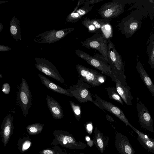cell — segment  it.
<instances>
[{
	"mask_svg": "<svg viewBox=\"0 0 154 154\" xmlns=\"http://www.w3.org/2000/svg\"><path fill=\"white\" fill-rule=\"evenodd\" d=\"M75 53L79 57L85 60L90 65L101 71L115 81L114 75L110 65L101 54L94 53L92 56L81 50H76Z\"/></svg>",
	"mask_w": 154,
	"mask_h": 154,
	"instance_id": "obj_1",
	"label": "cell"
},
{
	"mask_svg": "<svg viewBox=\"0 0 154 154\" xmlns=\"http://www.w3.org/2000/svg\"><path fill=\"white\" fill-rule=\"evenodd\" d=\"M79 79L95 87L104 84L106 80L105 75L96 70L77 64L76 66Z\"/></svg>",
	"mask_w": 154,
	"mask_h": 154,
	"instance_id": "obj_2",
	"label": "cell"
},
{
	"mask_svg": "<svg viewBox=\"0 0 154 154\" xmlns=\"http://www.w3.org/2000/svg\"><path fill=\"white\" fill-rule=\"evenodd\" d=\"M108 63L110 66L114 75H125V62H123L122 57L117 51L110 39L108 40Z\"/></svg>",
	"mask_w": 154,
	"mask_h": 154,
	"instance_id": "obj_3",
	"label": "cell"
},
{
	"mask_svg": "<svg viewBox=\"0 0 154 154\" xmlns=\"http://www.w3.org/2000/svg\"><path fill=\"white\" fill-rule=\"evenodd\" d=\"M91 87L88 84L78 79L75 85L71 86L67 90L80 103L88 101L93 103L99 108V105L92 99V95L89 90Z\"/></svg>",
	"mask_w": 154,
	"mask_h": 154,
	"instance_id": "obj_4",
	"label": "cell"
},
{
	"mask_svg": "<svg viewBox=\"0 0 154 154\" xmlns=\"http://www.w3.org/2000/svg\"><path fill=\"white\" fill-rule=\"evenodd\" d=\"M125 3L120 0H113L103 4L97 11L102 19H110L119 16L124 11Z\"/></svg>",
	"mask_w": 154,
	"mask_h": 154,
	"instance_id": "obj_5",
	"label": "cell"
},
{
	"mask_svg": "<svg viewBox=\"0 0 154 154\" xmlns=\"http://www.w3.org/2000/svg\"><path fill=\"white\" fill-rule=\"evenodd\" d=\"M82 44L83 46L88 49L97 50L108 62V41L100 32L96 33L91 37L87 38Z\"/></svg>",
	"mask_w": 154,
	"mask_h": 154,
	"instance_id": "obj_6",
	"label": "cell"
},
{
	"mask_svg": "<svg viewBox=\"0 0 154 154\" xmlns=\"http://www.w3.org/2000/svg\"><path fill=\"white\" fill-rule=\"evenodd\" d=\"M75 29L71 28L58 30L54 29L45 32L35 36L34 41L40 43H53L62 39Z\"/></svg>",
	"mask_w": 154,
	"mask_h": 154,
	"instance_id": "obj_7",
	"label": "cell"
},
{
	"mask_svg": "<svg viewBox=\"0 0 154 154\" xmlns=\"http://www.w3.org/2000/svg\"><path fill=\"white\" fill-rule=\"evenodd\" d=\"M17 98L23 116L26 117L32 104V95L28 84L23 78L19 88Z\"/></svg>",
	"mask_w": 154,
	"mask_h": 154,
	"instance_id": "obj_8",
	"label": "cell"
},
{
	"mask_svg": "<svg viewBox=\"0 0 154 154\" xmlns=\"http://www.w3.org/2000/svg\"><path fill=\"white\" fill-rule=\"evenodd\" d=\"M35 59L36 62L35 66L39 71L62 83H65L56 67L50 61L45 58L37 57Z\"/></svg>",
	"mask_w": 154,
	"mask_h": 154,
	"instance_id": "obj_9",
	"label": "cell"
},
{
	"mask_svg": "<svg viewBox=\"0 0 154 154\" xmlns=\"http://www.w3.org/2000/svg\"><path fill=\"white\" fill-rule=\"evenodd\" d=\"M92 96L96 98L95 101L99 105L100 108L104 111L103 109L112 114L124 122L126 125L132 128L133 126L129 122L123 111L120 108L112 103L102 99L96 94L92 95Z\"/></svg>",
	"mask_w": 154,
	"mask_h": 154,
	"instance_id": "obj_10",
	"label": "cell"
},
{
	"mask_svg": "<svg viewBox=\"0 0 154 154\" xmlns=\"http://www.w3.org/2000/svg\"><path fill=\"white\" fill-rule=\"evenodd\" d=\"M136 108L139 122L141 127L152 133H154L153 121L145 105L137 98Z\"/></svg>",
	"mask_w": 154,
	"mask_h": 154,
	"instance_id": "obj_11",
	"label": "cell"
},
{
	"mask_svg": "<svg viewBox=\"0 0 154 154\" xmlns=\"http://www.w3.org/2000/svg\"><path fill=\"white\" fill-rule=\"evenodd\" d=\"M114 77L118 93L126 105H132V100L134 97L131 95L130 88L126 82L125 75L117 76L115 75Z\"/></svg>",
	"mask_w": 154,
	"mask_h": 154,
	"instance_id": "obj_12",
	"label": "cell"
},
{
	"mask_svg": "<svg viewBox=\"0 0 154 154\" xmlns=\"http://www.w3.org/2000/svg\"><path fill=\"white\" fill-rule=\"evenodd\" d=\"M115 145L119 154H135V151L128 137L117 131L115 133Z\"/></svg>",
	"mask_w": 154,
	"mask_h": 154,
	"instance_id": "obj_13",
	"label": "cell"
},
{
	"mask_svg": "<svg viewBox=\"0 0 154 154\" xmlns=\"http://www.w3.org/2000/svg\"><path fill=\"white\" fill-rule=\"evenodd\" d=\"M138 23L132 18L127 17L122 19L118 24L119 29L126 37H129L137 29Z\"/></svg>",
	"mask_w": 154,
	"mask_h": 154,
	"instance_id": "obj_14",
	"label": "cell"
},
{
	"mask_svg": "<svg viewBox=\"0 0 154 154\" xmlns=\"http://www.w3.org/2000/svg\"><path fill=\"white\" fill-rule=\"evenodd\" d=\"M109 140V137L103 134L96 126L94 130L93 141L101 153H103L108 146Z\"/></svg>",
	"mask_w": 154,
	"mask_h": 154,
	"instance_id": "obj_15",
	"label": "cell"
},
{
	"mask_svg": "<svg viewBox=\"0 0 154 154\" xmlns=\"http://www.w3.org/2000/svg\"><path fill=\"white\" fill-rule=\"evenodd\" d=\"M46 99L48 107L53 117L56 119L62 118L63 114L62 109L59 103L48 95H47Z\"/></svg>",
	"mask_w": 154,
	"mask_h": 154,
	"instance_id": "obj_16",
	"label": "cell"
},
{
	"mask_svg": "<svg viewBox=\"0 0 154 154\" xmlns=\"http://www.w3.org/2000/svg\"><path fill=\"white\" fill-rule=\"evenodd\" d=\"M94 5H84L77 10L73 11L66 18L67 22L74 23L80 19L84 15L87 14L93 8Z\"/></svg>",
	"mask_w": 154,
	"mask_h": 154,
	"instance_id": "obj_17",
	"label": "cell"
},
{
	"mask_svg": "<svg viewBox=\"0 0 154 154\" xmlns=\"http://www.w3.org/2000/svg\"><path fill=\"white\" fill-rule=\"evenodd\" d=\"M137 60L136 68L140 76L152 96L154 97V85L150 78L145 70L143 65L139 60Z\"/></svg>",
	"mask_w": 154,
	"mask_h": 154,
	"instance_id": "obj_18",
	"label": "cell"
},
{
	"mask_svg": "<svg viewBox=\"0 0 154 154\" xmlns=\"http://www.w3.org/2000/svg\"><path fill=\"white\" fill-rule=\"evenodd\" d=\"M38 76L42 84L48 89L57 93L72 97L67 89L61 87L42 75L39 74Z\"/></svg>",
	"mask_w": 154,
	"mask_h": 154,
	"instance_id": "obj_19",
	"label": "cell"
},
{
	"mask_svg": "<svg viewBox=\"0 0 154 154\" xmlns=\"http://www.w3.org/2000/svg\"><path fill=\"white\" fill-rule=\"evenodd\" d=\"M13 117L10 114L4 118L2 127L4 142L6 144L8 141L13 127Z\"/></svg>",
	"mask_w": 154,
	"mask_h": 154,
	"instance_id": "obj_20",
	"label": "cell"
},
{
	"mask_svg": "<svg viewBox=\"0 0 154 154\" xmlns=\"http://www.w3.org/2000/svg\"><path fill=\"white\" fill-rule=\"evenodd\" d=\"M10 31L11 36L16 41H22L20 22L14 16L10 21Z\"/></svg>",
	"mask_w": 154,
	"mask_h": 154,
	"instance_id": "obj_21",
	"label": "cell"
},
{
	"mask_svg": "<svg viewBox=\"0 0 154 154\" xmlns=\"http://www.w3.org/2000/svg\"><path fill=\"white\" fill-rule=\"evenodd\" d=\"M108 41L113 36V29L109 19H104L100 32Z\"/></svg>",
	"mask_w": 154,
	"mask_h": 154,
	"instance_id": "obj_22",
	"label": "cell"
},
{
	"mask_svg": "<svg viewBox=\"0 0 154 154\" xmlns=\"http://www.w3.org/2000/svg\"><path fill=\"white\" fill-rule=\"evenodd\" d=\"M109 98L112 100L119 103L124 106L123 100L118 93L116 88L109 87L105 88Z\"/></svg>",
	"mask_w": 154,
	"mask_h": 154,
	"instance_id": "obj_23",
	"label": "cell"
},
{
	"mask_svg": "<svg viewBox=\"0 0 154 154\" xmlns=\"http://www.w3.org/2000/svg\"><path fill=\"white\" fill-rule=\"evenodd\" d=\"M149 57L148 63L152 68L154 69V37L151 38L147 49Z\"/></svg>",
	"mask_w": 154,
	"mask_h": 154,
	"instance_id": "obj_24",
	"label": "cell"
},
{
	"mask_svg": "<svg viewBox=\"0 0 154 154\" xmlns=\"http://www.w3.org/2000/svg\"><path fill=\"white\" fill-rule=\"evenodd\" d=\"M137 140L140 144L149 152L154 153V140H144L137 136Z\"/></svg>",
	"mask_w": 154,
	"mask_h": 154,
	"instance_id": "obj_25",
	"label": "cell"
},
{
	"mask_svg": "<svg viewBox=\"0 0 154 154\" xmlns=\"http://www.w3.org/2000/svg\"><path fill=\"white\" fill-rule=\"evenodd\" d=\"M82 24L87 28L89 32L96 33L99 32L91 21V19L89 17H85L82 21Z\"/></svg>",
	"mask_w": 154,
	"mask_h": 154,
	"instance_id": "obj_26",
	"label": "cell"
},
{
	"mask_svg": "<svg viewBox=\"0 0 154 154\" xmlns=\"http://www.w3.org/2000/svg\"><path fill=\"white\" fill-rule=\"evenodd\" d=\"M69 103L75 118L78 121H79L81 116L80 106L79 104H76L71 101H69Z\"/></svg>",
	"mask_w": 154,
	"mask_h": 154,
	"instance_id": "obj_27",
	"label": "cell"
},
{
	"mask_svg": "<svg viewBox=\"0 0 154 154\" xmlns=\"http://www.w3.org/2000/svg\"><path fill=\"white\" fill-rule=\"evenodd\" d=\"M44 125L40 123H35L28 125L26 128L29 132L32 134L39 132L42 129Z\"/></svg>",
	"mask_w": 154,
	"mask_h": 154,
	"instance_id": "obj_28",
	"label": "cell"
},
{
	"mask_svg": "<svg viewBox=\"0 0 154 154\" xmlns=\"http://www.w3.org/2000/svg\"><path fill=\"white\" fill-rule=\"evenodd\" d=\"M104 19H91V21L92 24L98 30L99 32L101 25L103 22Z\"/></svg>",
	"mask_w": 154,
	"mask_h": 154,
	"instance_id": "obj_29",
	"label": "cell"
},
{
	"mask_svg": "<svg viewBox=\"0 0 154 154\" xmlns=\"http://www.w3.org/2000/svg\"><path fill=\"white\" fill-rule=\"evenodd\" d=\"M131 128L137 134L138 136L140 138L144 140H150L151 139L147 135L140 131L133 126Z\"/></svg>",
	"mask_w": 154,
	"mask_h": 154,
	"instance_id": "obj_30",
	"label": "cell"
},
{
	"mask_svg": "<svg viewBox=\"0 0 154 154\" xmlns=\"http://www.w3.org/2000/svg\"><path fill=\"white\" fill-rule=\"evenodd\" d=\"M2 92L6 94H8L10 91V87L8 83L4 84L2 87Z\"/></svg>",
	"mask_w": 154,
	"mask_h": 154,
	"instance_id": "obj_31",
	"label": "cell"
},
{
	"mask_svg": "<svg viewBox=\"0 0 154 154\" xmlns=\"http://www.w3.org/2000/svg\"><path fill=\"white\" fill-rule=\"evenodd\" d=\"M103 0H87L84 2V5H94L95 4L97 3L103 1Z\"/></svg>",
	"mask_w": 154,
	"mask_h": 154,
	"instance_id": "obj_32",
	"label": "cell"
},
{
	"mask_svg": "<svg viewBox=\"0 0 154 154\" xmlns=\"http://www.w3.org/2000/svg\"><path fill=\"white\" fill-rule=\"evenodd\" d=\"M31 143L30 141L27 140L23 143L22 146V150L24 151L28 149L30 146Z\"/></svg>",
	"mask_w": 154,
	"mask_h": 154,
	"instance_id": "obj_33",
	"label": "cell"
},
{
	"mask_svg": "<svg viewBox=\"0 0 154 154\" xmlns=\"http://www.w3.org/2000/svg\"><path fill=\"white\" fill-rule=\"evenodd\" d=\"M86 128L88 133L90 134L91 133L93 126L91 122H88L86 125Z\"/></svg>",
	"mask_w": 154,
	"mask_h": 154,
	"instance_id": "obj_34",
	"label": "cell"
},
{
	"mask_svg": "<svg viewBox=\"0 0 154 154\" xmlns=\"http://www.w3.org/2000/svg\"><path fill=\"white\" fill-rule=\"evenodd\" d=\"M11 48L9 47L4 45H0V51H10L11 50Z\"/></svg>",
	"mask_w": 154,
	"mask_h": 154,
	"instance_id": "obj_35",
	"label": "cell"
},
{
	"mask_svg": "<svg viewBox=\"0 0 154 154\" xmlns=\"http://www.w3.org/2000/svg\"><path fill=\"white\" fill-rule=\"evenodd\" d=\"M106 117L107 120L110 122H113L115 121V120L112 117L108 114L106 115Z\"/></svg>",
	"mask_w": 154,
	"mask_h": 154,
	"instance_id": "obj_36",
	"label": "cell"
},
{
	"mask_svg": "<svg viewBox=\"0 0 154 154\" xmlns=\"http://www.w3.org/2000/svg\"><path fill=\"white\" fill-rule=\"evenodd\" d=\"M43 153L44 154H53L54 152L53 151L49 149H45L43 151Z\"/></svg>",
	"mask_w": 154,
	"mask_h": 154,
	"instance_id": "obj_37",
	"label": "cell"
},
{
	"mask_svg": "<svg viewBox=\"0 0 154 154\" xmlns=\"http://www.w3.org/2000/svg\"><path fill=\"white\" fill-rule=\"evenodd\" d=\"M3 29V26L2 24L0 23V32H1Z\"/></svg>",
	"mask_w": 154,
	"mask_h": 154,
	"instance_id": "obj_38",
	"label": "cell"
},
{
	"mask_svg": "<svg viewBox=\"0 0 154 154\" xmlns=\"http://www.w3.org/2000/svg\"><path fill=\"white\" fill-rule=\"evenodd\" d=\"M86 140L87 141H89L90 140V138L88 137L86 138Z\"/></svg>",
	"mask_w": 154,
	"mask_h": 154,
	"instance_id": "obj_39",
	"label": "cell"
},
{
	"mask_svg": "<svg viewBox=\"0 0 154 154\" xmlns=\"http://www.w3.org/2000/svg\"><path fill=\"white\" fill-rule=\"evenodd\" d=\"M2 78V74H0V78Z\"/></svg>",
	"mask_w": 154,
	"mask_h": 154,
	"instance_id": "obj_40",
	"label": "cell"
},
{
	"mask_svg": "<svg viewBox=\"0 0 154 154\" xmlns=\"http://www.w3.org/2000/svg\"><path fill=\"white\" fill-rule=\"evenodd\" d=\"M153 1V0H150L149 1V2H151V3H154V2H152Z\"/></svg>",
	"mask_w": 154,
	"mask_h": 154,
	"instance_id": "obj_41",
	"label": "cell"
},
{
	"mask_svg": "<svg viewBox=\"0 0 154 154\" xmlns=\"http://www.w3.org/2000/svg\"><path fill=\"white\" fill-rule=\"evenodd\" d=\"M79 154H85L84 153H83L82 152H80L79 153Z\"/></svg>",
	"mask_w": 154,
	"mask_h": 154,
	"instance_id": "obj_42",
	"label": "cell"
},
{
	"mask_svg": "<svg viewBox=\"0 0 154 154\" xmlns=\"http://www.w3.org/2000/svg\"></svg>",
	"mask_w": 154,
	"mask_h": 154,
	"instance_id": "obj_43",
	"label": "cell"
}]
</instances>
